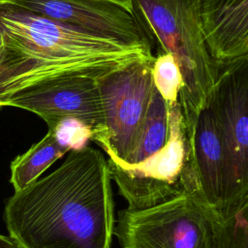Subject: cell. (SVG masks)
Here are the masks:
<instances>
[{
    "instance_id": "cell-9",
    "label": "cell",
    "mask_w": 248,
    "mask_h": 248,
    "mask_svg": "<svg viewBox=\"0 0 248 248\" xmlns=\"http://www.w3.org/2000/svg\"><path fill=\"white\" fill-rule=\"evenodd\" d=\"M6 107H16L39 115L52 130L61 120L74 117L89 125L96 141L105 134L103 103L98 80L72 78L43 83L12 98Z\"/></svg>"
},
{
    "instance_id": "cell-15",
    "label": "cell",
    "mask_w": 248,
    "mask_h": 248,
    "mask_svg": "<svg viewBox=\"0 0 248 248\" xmlns=\"http://www.w3.org/2000/svg\"><path fill=\"white\" fill-rule=\"evenodd\" d=\"M51 131L59 144L68 151L80 150L86 147L93 136V130L89 125L74 117L61 120Z\"/></svg>"
},
{
    "instance_id": "cell-7",
    "label": "cell",
    "mask_w": 248,
    "mask_h": 248,
    "mask_svg": "<svg viewBox=\"0 0 248 248\" xmlns=\"http://www.w3.org/2000/svg\"><path fill=\"white\" fill-rule=\"evenodd\" d=\"M153 60H140L98 80L105 134L95 142L119 166L127 164L140 139L151 94Z\"/></svg>"
},
{
    "instance_id": "cell-14",
    "label": "cell",
    "mask_w": 248,
    "mask_h": 248,
    "mask_svg": "<svg viewBox=\"0 0 248 248\" xmlns=\"http://www.w3.org/2000/svg\"><path fill=\"white\" fill-rule=\"evenodd\" d=\"M151 76L154 87L167 106L178 101L182 76L172 54L169 52L157 53L151 66Z\"/></svg>"
},
{
    "instance_id": "cell-17",
    "label": "cell",
    "mask_w": 248,
    "mask_h": 248,
    "mask_svg": "<svg viewBox=\"0 0 248 248\" xmlns=\"http://www.w3.org/2000/svg\"><path fill=\"white\" fill-rule=\"evenodd\" d=\"M0 248H17L10 236L0 233Z\"/></svg>"
},
{
    "instance_id": "cell-11",
    "label": "cell",
    "mask_w": 248,
    "mask_h": 248,
    "mask_svg": "<svg viewBox=\"0 0 248 248\" xmlns=\"http://www.w3.org/2000/svg\"><path fill=\"white\" fill-rule=\"evenodd\" d=\"M199 185V196L220 212L224 189V154L215 114L205 107L198 115L189 140Z\"/></svg>"
},
{
    "instance_id": "cell-5",
    "label": "cell",
    "mask_w": 248,
    "mask_h": 248,
    "mask_svg": "<svg viewBox=\"0 0 248 248\" xmlns=\"http://www.w3.org/2000/svg\"><path fill=\"white\" fill-rule=\"evenodd\" d=\"M168 126L163 148L138 166L125 169L108 159L110 179L127 201L128 209L151 207L185 194L199 195L191 144L178 101L168 106Z\"/></svg>"
},
{
    "instance_id": "cell-4",
    "label": "cell",
    "mask_w": 248,
    "mask_h": 248,
    "mask_svg": "<svg viewBox=\"0 0 248 248\" xmlns=\"http://www.w3.org/2000/svg\"><path fill=\"white\" fill-rule=\"evenodd\" d=\"M232 217L196 193L143 209L118 212L115 234L122 248H229Z\"/></svg>"
},
{
    "instance_id": "cell-12",
    "label": "cell",
    "mask_w": 248,
    "mask_h": 248,
    "mask_svg": "<svg viewBox=\"0 0 248 248\" xmlns=\"http://www.w3.org/2000/svg\"><path fill=\"white\" fill-rule=\"evenodd\" d=\"M67 152L69 151L56 140L53 132L48 130L41 140L16 156L11 163L10 182L15 192L26 188L39 179L45 170Z\"/></svg>"
},
{
    "instance_id": "cell-1",
    "label": "cell",
    "mask_w": 248,
    "mask_h": 248,
    "mask_svg": "<svg viewBox=\"0 0 248 248\" xmlns=\"http://www.w3.org/2000/svg\"><path fill=\"white\" fill-rule=\"evenodd\" d=\"M108 160L86 146L15 192L3 220L17 248H110L114 204Z\"/></svg>"
},
{
    "instance_id": "cell-13",
    "label": "cell",
    "mask_w": 248,
    "mask_h": 248,
    "mask_svg": "<svg viewBox=\"0 0 248 248\" xmlns=\"http://www.w3.org/2000/svg\"><path fill=\"white\" fill-rule=\"evenodd\" d=\"M168 106L156 88H153L138 145L124 166L133 168L158 152L168 140Z\"/></svg>"
},
{
    "instance_id": "cell-6",
    "label": "cell",
    "mask_w": 248,
    "mask_h": 248,
    "mask_svg": "<svg viewBox=\"0 0 248 248\" xmlns=\"http://www.w3.org/2000/svg\"><path fill=\"white\" fill-rule=\"evenodd\" d=\"M218 122L224 154L220 213L225 219L248 205V59L219 70L207 106Z\"/></svg>"
},
{
    "instance_id": "cell-18",
    "label": "cell",
    "mask_w": 248,
    "mask_h": 248,
    "mask_svg": "<svg viewBox=\"0 0 248 248\" xmlns=\"http://www.w3.org/2000/svg\"><path fill=\"white\" fill-rule=\"evenodd\" d=\"M107 1L113 2V3H115V4L124 6V7L128 8V9L134 11V8H133V0H107Z\"/></svg>"
},
{
    "instance_id": "cell-8",
    "label": "cell",
    "mask_w": 248,
    "mask_h": 248,
    "mask_svg": "<svg viewBox=\"0 0 248 248\" xmlns=\"http://www.w3.org/2000/svg\"><path fill=\"white\" fill-rule=\"evenodd\" d=\"M41 16L129 46L151 48L135 11L107 0H4Z\"/></svg>"
},
{
    "instance_id": "cell-10",
    "label": "cell",
    "mask_w": 248,
    "mask_h": 248,
    "mask_svg": "<svg viewBox=\"0 0 248 248\" xmlns=\"http://www.w3.org/2000/svg\"><path fill=\"white\" fill-rule=\"evenodd\" d=\"M200 16L205 45L218 70L248 59V0H201Z\"/></svg>"
},
{
    "instance_id": "cell-3",
    "label": "cell",
    "mask_w": 248,
    "mask_h": 248,
    "mask_svg": "<svg viewBox=\"0 0 248 248\" xmlns=\"http://www.w3.org/2000/svg\"><path fill=\"white\" fill-rule=\"evenodd\" d=\"M200 4L201 0H133L150 46L155 43L157 53L172 54L180 69L178 102L188 140L219 75L203 38Z\"/></svg>"
},
{
    "instance_id": "cell-16",
    "label": "cell",
    "mask_w": 248,
    "mask_h": 248,
    "mask_svg": "<svg viewBox=\"0 0 248 248\" xmlns=\"http://www.w3.org/2000/svg\"><path fill=\"white\" fill-rule=\"evenodd\" d=\"M247 208L243 206L232 217V233L229 248H248Z\"/></svg>"
},
{
    "instance_id": "cell-2",
    "label": "cell",
    "mask_w": 248,
    "mask_h": 248,
    "mask_svg": "<svg viewBox=\"0 0 248 248\" xmlns=\"http://www.w3.org/2000/svg\"><path fill=\"white\" fill-rule=\"evenodd\" d=\"M153 58L150 48L93 35L0 0V108L43 83L72 78L100 80Z\"/></svg>"
}]
</instances>
